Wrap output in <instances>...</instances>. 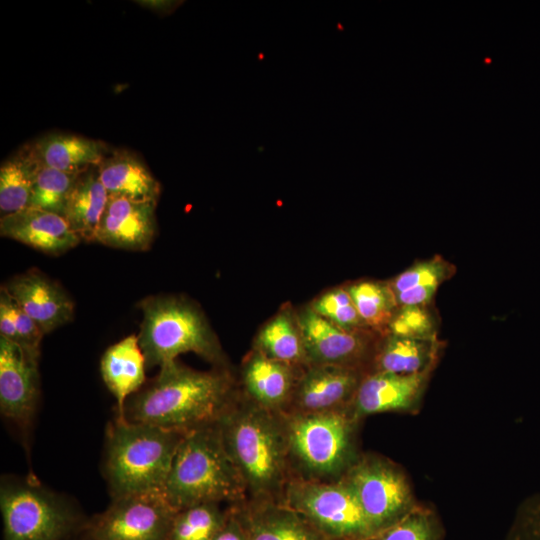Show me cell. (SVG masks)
<instances>
[{
  "mask_svg": "<svg viewBox=\"0 0 540 540\" xmlns=\"http://www.w3.org/2000/svg\"><path fill=\"white\" fill-rule=\"evenodd\" d=\"M78 175L39 165L33 181L29 207L63 216L68 196Z\"/></svg>",
  "mask_w": 540,
  "mask_h": 540,
  "instance_id": "30",
  "label": "cell"
},
{
  "mask_svg": "<svg viewBox=\"0 0 540 540\" xmlns=\"http://www.w3.org/2000/svg\"><path fill=\"white\" fill-rule=\"evenodd\" d=\"M440 344L437 337L415 338L388 333L377 344L370 372L409 375L433 369Z\"/></svg>",
  "mask_w": 540,
  "mask_h": 540,
  "instance_id": "23",
  "label": "cell"
},
{
  "mask_svg": "<svg viewBox=\"0 0 540 540\" xmlns=\"http://www.w3.org/2000/svg\"><path fill=\"white\" fill-rule=\"evenodd\" d=\"M27 145L40 166L72 174L98 166L108 154L103 142L69 133H48Z\"/></svg>",
  "mask_w": 540,
  "mask_h": 540,
  "instance_id": "20",
  "label": "cell"
},
{
  "mask_svg": "<svg viewBox=\"0 0 540 540\" xmlns=\"http://www.w3.org/2000/svg\"><path fill=\"white\" fill-rule=\"evenodd\" d=\"M280 503L301 514L328 540H366L374 535L356 495L343 478L315 481L293 477Z\"/></svg>",
  "mask_w": 540,
  "mask_h": 540,
  "instance_id": "8",
  "label": "cell"
},
{
  "mask_svg": "<svg viewBox=\"0 0 540 540\" xmlns=\"http://www.w3.org/2000/svg\"><path fill=\"white\" fill-rule=\"evenodd\" d=\"M240 392L229 368L194 370L175 360L131 395L123 417L132 423L187 433L216 424Z\"/></svg>",
  "mask_w": 540,
  "mask_h": 540,
  "instance_id": "1",
  "label": "cell"
},
{
  "mask_svg": "<svg viewBox=\"0 0 540 540\" xmlns=\"http://www.w3.org/2000/svg\"><path fill=\"white\" fill-rule=\"evenodd\" d=\"M342 478L356 495L374 534L395 524L416 506L403 472L380 455H360Z\"/></svg>",
  "mask_w": 540,
  "mask_h": 540,
  "instance_id": "9",
  "label": "cell"
},
{
  "mask_svg": "<svg viewBox=\"0 0 540 540\" xmlns=\"http://www.w3.org/2000/svg\"><path fill=\"white\" fill-rule=\"evenodd\" d=\"M435 318L429 306L398 307L388 327V333L415 338L437 337Z\"/></svg>",
  "mask_w": 540,
  "mask_h": 540,
  "instance_id": "33",
  "label": "cell"
},
{
  "mask_svg": "<svg viewBox=\"0 0 540 540\" xmlns=\"http://www.w3.org/2000/svg\"><path fill=\"white\" fill-rule=\"evenodd\" d=\"M0 337L16 345L18 344L13 299L4 285L0 288Z\"/></svg>",
  "mask_w": 540,
  "mask_h": 540,
  "instance_id": "35",
  "label": "cell"
},
{
  "mask_svg": "<svg viewBox=\"0 0 540 540\" xmlns=\"http://www.w3.org/2000/svg\"><path fill=\"white\" fill-rule=\"evenodd\" d=\"M162 494L176 511L204 503L235 505L248 498L217 423L184 434Z\"/></svg>",
  "mask_w": 540,
  "mask_h": 540,
  "instance_id": "3",
  "label": "cell"
},
{
  "mask_svg": "<svg viewBox=\"0 0 540 540\" xmlns=\"http://www.w3.org/2000/svg\"><path fill=\"white\" fill-rule=\"evenodd\" d=\"M0 235L49 255H61L81 241L62 215L32 207L1 217Z\"/></svg>",
  "mask_w": 540,
  "mask_h": 540,
  "instance_id": "18",
  "label": "cell"
},
{
  "mask_svg": "<svg viewBox=\"0 0 540 540\" xmlns=\"http://www.w3.org/2000/svg\"><path fill=\"white\" fill-rule=\"evenodd\" d=\"M212 540H249L247 531L232 505L227 509L226 519Z\"/></svg>",
  "mask_w": 540,
  "mask_h": 540,
  "instance_id": "36",
  "label": "cell"
},
{
  "mask_svg": "<svg viewBox=\"0 0 540 540\" xmlns=\"http://www.w3.org/2000/svg\"><path fill=\"white\" fill-rule=\"evenodd\" d=\"M4 287L45 334L69 323L74 317V303L57 282L38 269L12 277Z\"/></svg>",
  "mask_w": 540,
  "mask_h": 540,
  "instance_id": "14",
  "label": "cell"
},
{
  "mask_svg": "<svg viewBox=\"0 0 540 540\" xmlns=\"http://www.w3.org/2000/svg\"><path fill=\"white\" fill-rule=\"evenodd\" d=\"M366 540H442V529L430 509L416 505L398 522Z\"/></svg>",
  "mask_w": 540,
  "mask_h": 540,
  "instance_id": "32",
  "label": "cell"
},
{
  "mask_svg": "<svg viewBox=\"0 0 540 540\" xmlns=\"http://www.w3.org/2000/svg\"><path fill=\"white\" fill-rule=\"evenodd\" d=\"M146 361L138 336L131 334L103 354L100 362L102 379L116 400V418L124 419L127 399L145 382Z\"/></svg>",
  "mask_w": 540,
  "mask_h": 540,
  "instance_id": "22",
  "label": "cell"
},
{
  "mask_svg": "<svg viewBox=\"0 0 540 540\" xmlns=\"http://www.w3.org/2000/svg\"><path fill=\"white\" fill-rule=\"evenodd\" d=\"M157 204L109 196L95 241L130 251H146L157 231Z\"/></svg>",
  "mask_w": 540,
  "mask_h": 540,
  "instance_id": "17",
  "label": "cell"
},
{
  "mask_svg": "<svg viewBox=\"0 0 540 540\" xmlns=\"http://www.w3.org/2000/svg\"><path fill=\"white\" fill-rule=\"evenodd\" d=\"M232 506L249 540H328L301 514L283 503L247 498Z\"/></svg>",
  "mask_w": 540,
  "mask_h": 540,
  "instance_id": "19",
  "label": "cell"
},
{
  "mask_svg": "<svg viewBox=\"0 0 540 540\" xmlns=\"http://www.w3.org/2000/svg\"><path fill=\"white\" fill-rule=\"evenodd\" d=\"M217 425L248 499L280 502L293 477L282 413L257 406L240 391Z\"/></svg>",
  "mask_w": 540,
  "mask_h": 540,
  "instance_id": "2",
  "label": "cell"
},
{
  "mask_svg": "<svg viewBox=\"0 0 540 540\" xmlns=\"http://www.w3.org/2000/svg\"><path fill=\"white\" fill-rule=\"evenodd\" d=\"M282 415L293 477L338 480L359 458L355 441L359 422L350 410Z\"/></svg>",
  "mask_w": 540,
  "mask_h": 540,
  "instance_id": "6",
  "label": "cell"
},
{
  "mask_svg": "<svg viewBox=\"0 0 540 540\" xmlns=\"http://www.w3.org/2000/svg\"><path fill=\"white\" fill-rule=\"evenodd\" d=\"M431 371L409 375L377 371L366 373L350 407L351 415L359 422L377 413L413 409Z\"/></svg>",
  "mask_w": 540,
  "mask_h": 540,
  "instance_id": "16",
  "label": "cell"
},
{
  "mask_svg": "<svg viewBox=\"0 0 540 540\" xmlns=\"http://www.w3.org/2000/svg\"><path fill=\"white\" fill-rule=\"evenodd\" d=\"M344 286L367 327L379 335L388 334L398 308L388 282L360 280Z\"/></svg>",
  "mask_w": 540,
  "mask_h": 540,
  "instance_id": "28",
  "label": "cell"
},
{
  "mask_svg": "<svg viewBox=\"0 0 540 540\" xmlns=\"http://www.w3.org/2000/svg\"><path fill=\"white\" fill-rule=\"evenodd\" d=\"M38 362L14 343L0 337V411L23 431L35 416L39 401Z\"/></svg>",
  "mask_w": 540,
  "mask_h": 540,
  "instance_id": "13",
  "label": "cell"
},
{
  "mask_svg": "<svg viewBox=\"0 0 540 540\" xmlns=\"http://www.w3.org/2000/svg\"><path fill=\"white\" fill-rule=\"evenodd\" d=\"M309 305L317 314L347 331H372L362 320L345 286L323 292Z\"/></svg>",
  "mask_w": 540,
  "mask_h": 540,
  "instance_id": "31",
  "label": "cell"
},
{
  "mask_svg": "<svg viewBox=\"0 0 540 540\" xmlns=\"http://www.w3.org/2000/svg\"><path fill=\"white\" fill-rule=\"evenodd\" d=\"M295 312L309 365H337L370 372L382 335L347 331L317 314L310 305Z\"/></svg>",
  "mask_w": 540,
  "mask_h": 540,
  "instance_id": "11",
  "label": "cell"
},
{
  "mask_svg": "<svg viewBox=\"0 0 540 540\" xmlns=\"http://www.w3.org/2000/svg\"><path fill=\"white\" fill-rule=\"evenodd\" d=\"M184 434L115 417L107 425L104 456L112 499L162 493Z\"/></svg>",
  "mask_w": 540,
  "mask_h": 540,
  "instance_id": "4",
  "label": "cell"
},
{
  "mask_svg": "<svg viewBox=\"0 0 540 540\" xmlns=\"http://www.w3.org/2000/svg\"><path fill=\"white\" fill-rule=\"evenodd\" d=\"M453 264L440 255L414 263L388 280L397 307L430 306L439 286L455 273Z\"/></svg>",
  "mask_w": 540,
  "mask_h": 540,
  "instance_id": "25",
  "label": "cell"
},
{
  "mask_svg": "<svg viewBox=\"0 0 540 540\" xmlns=\"http://www.w3.org/2000/svg\"><path fill=\"white\" fill-rule=\"evenodd\" d=\"M100 180L109 196L157 204L161 186L133 152L119 149L98 165Z\"/></svg>",
  "mask_w": 540,
  "mask_h": 540,
  "instance_id": "21",
  "label": "cell"
},
{
  "mask_svg": "<svg viewBox=\"0 0 540 540\" xmlns=\"http://www.w3.org/2000/svg\"><path fill=\"white\" fill-rule=\"evenodd\" d=\"M507 540H540V496L520 508Z\"/></svg>",
  "mask_w": 540,
  "mask_h": 540,
  "instance_id": "34",
  "label": "cell"
},
{
  "mask_svg": "<svg viewBox=\"0 0 540 540\" xmlns=\"http://www.w3.org/2000/svg\"><path fill=\"white\" fill-rule=\"evenodd\" d=\"M39 167L28 145L5 160L0 168L1 217L29 207L33 181Z\"/></svg>",
  "mask_w": 540,
  "mask_h": 540,
  "instance_id": "27",
  "label": "cell"
},
{
  "mask_svg": "<svg viewBox=\"0 0 540 540\" xmlns=\"http://www.w3.org/2000/svg\"><path fill=\"white\" fill-rule=\"evenodd\" d=\"M302 370L252 349L242 361L239 388L257 406L285 413Z\"/></svg>",
  "mask_w": 540,
  "mask_h": 540,
  "instance_id": "15",
  "label": "cell"
},
{
  "mask_svg": "<svg viewBox=\"0 0 540 540\" xmlns=\"http://www.w3.org/2000/svg\"><path fill=\"white\" fill-rule=\"evenodd\" d=\"M108 199L109 195L99 177L98 166L78 175L68 196L63 217L81 240L95 241Z\"/></svg>",
  "mask_w": 540,
  "mask_h": 540,
  "instance_id": "24",
  "label": "cell"
},
{
  "mask_svg": "<svg viewBox=\"0 0 540 540\" xmlns=\"http://www.w3.org/2000/svg\"><path fill=\"white\" fill-rule=\"evenodd\" d=\"M0 510L3 540H73L88 521L68 498L30 477L1 480Z\"/></svg>",
  "mask_w": 540,
  "mask_h": 540,
  "instance_id": "7",
  "label": "cell"
},
{
  "mask_svg": "<svg viewBox=\"0 0 540 540\" xmlns=\"http://www.w3.org/2000/svg\"><path fill=\"white\" fill-rule=\"evenodd\" d=\"M143 319L137 335L146 367L153 368L193 352L217 368H229L220 342L202 310L180 296L154 295L139 302Z\"/></svg>",
  "mask_w": 540,
  "mask_h": 540,
  "instance_id": "5",
  "label": "cell"
},
{
  "mask_svg": "<svg viewBox=\"0 0 540 540\" xmlns=\"http://www.w3.org/2000/svg\"><path fill=\"white\" fill-rule=\"evenodd\" d=\"M177 513L162 493L112 499L108 508L88 519L84 540H168Z\"/></svg>",
  "mask_w": 540,
  "mask_h": 540,
  "instance_id": "10",
  "label": "cell"
},
{
  "mask_svg": "<svg viewBox=\"0 0 540 540\" xmlns=\"http://www.w3.org/2000/svg\"><path fill=\"white\" fill-rule=\"evenodd\" d=\"M227 510L204 503L177 511L168 540H212L223 525Z\"/></svg>",
  "mask_w": 540,
  "mask_h": 540,
  "instance_id": "29",
  "label": "cell"
},
{
  "mask_svg": "<svg viewBox=\"0 0 540 540\" xmlns=\"http://www.w3.org/2000/svg\"><path fill=\"white\" fill-rule=\"evenodd\" d=\"M366 373L365 370L345 366L309 365L302 370L285 413L350 410Z\"/></svg>",
  "mask_w": 540,
  "mask_h": 540,
  "instance_id": "12",
  "label": "cell"
},
{
  "mask_svg": "<svg viewBox=\"0 0 540 540\" xmlns=\"http://www.w3.org/2000/svg\"><path fill=\"white\" fill-rule=\"evenodd\" d=\"M134 2L162 16L171 14L183 3L182 1L174 0H140Z\"/></svg>",
  "mask_w": 540,
  "mask_h": 540,
  "instance_id": "37",
  "label": "cell"
},
{
  "mask_svg": "<svg viewBox=\"0 0 540 540\" xmlns=\"http://www.w3.org/2000/svg\"><path fill=\"white\" fill-rule=\"evenodd\" d=\"M253 349L296 368L309 366L296 312L288 307L282 308L260 328Z\"/></svg>",
  "mask_w": 540,
  "mask_h": 540,
  "instance_id": "26",
  "label": "cell"
}]
</instances>
